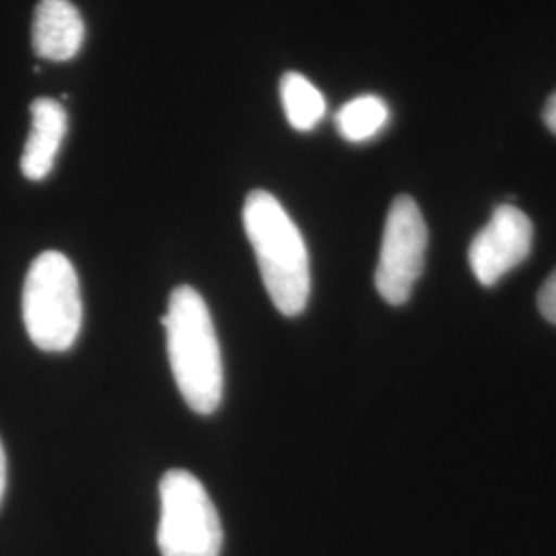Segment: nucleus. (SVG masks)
<instances>
[{
	"label": "nucleus",
	"instance_id": "1",
	"mask_svg": "<svg viewBox=\"0 0 556 556\" xmlns=\"http://www.w3.org/2000/svg\"><path fill=\"white\" fill-rule=\"evenodd\" d=\"M161 324L179 394L197 415H213L223 400L225 374L208 305L197 289L181 285L174 289Z\"/></svg>",
	"mask_w": 556,
	"mask_h": 556
},
{
	"label": "nucleus",
	"instance_id": "2",
	"mask_svg": "<svg viewBox=\"0 0 556 556\" xmlns=\"http://www.w3.org/2000/svg\"><path fill=\"white\" fill-rule=\"evenodd\" d=\"M243 227L268 298L282 316L295 318L307 307L312 293L309 254L295 220L277 197L254 190L243 202Z\"/></svg>",
	"mask_w": 556,
	"mask_h": 556
},
{
	"label": "nucleus",
	"instance_id": "3",
	"mask_svg": "<svg viewBox=\"0 0 556 556\" xmlns=\"http://www.w3.org/2000/svg\"><path fill=\"white\" fill-rule=\"evenodd\" d=\"M23 324L46 353L68 351L83 326L80 285L73 262L48 250L31 262L23 285Z\"/></svg>",
	"mask_w": 556,
	"mask_h": 556
},
{
	"label": "nucleus",
	"instance_id": "4",
	"mask_svg": "<svg viewBox=\"0 0 556 556\" xmlns=\"http://www.w3.org/2000/svg\"><path fill=\"white\" fill-rule=\"evenodd\" d=\"M161 556H220L223 526L215 503L199 478L169 470L160 482Z\"/></svg>",
	"mask_w": 556,
	"mask_h": 556
},
{
	"label": "nucleus",
	"instance_id": "5",
	"mask_svg": "<svg viewBox=\"0 0 556 556\" xmlns=\"http://www.w3.org/2000/svg\"><path fill=\"white\" fill-rule=\"evenodd\" d=\"M427 243L429 231L417 202L400 194L392 202L386 219L376 270V287L383 301L402 305L410 299L425 268Z\"/></svg>",
	"mask_w": 556,
	"mask_h": 556
},
{
	"label": "nucleus",
	"instance_id": "6",
	"mask_svg": "<svg viewBox=\"0 0 556 556\" xmlns=\"http://www.w3.org/2000/svg\"><path fill=\"white\" fill-rule=\"evenodd\" d=\"M534 227L523 211L501 204L470 243V268L480 285L493 287L532 252Z\"/></svg>",
	"mask_w": 556,
	"mask_h": 556
},
{
	"label": "nucleus",
	"instance_id": "7",
	"mask_svg": "<svg viewBox=\"0 0 556 556\" xmlns=\"http://www.w3.org/2000/svg\"><path fill=\"white\" fill-rule=\"evenodd\" d=\"M85 23L71 0H40L31 25L34 52L43 60L66 62L79 54Z\"/></svg>",
	"mask_w": 556,
	"mask_h": 556
},
{
	"label": "nucleus",
	"instance_id": "8",
	"mask_svg": "<svg viewBox=\"0 0 556 556\" xmlns=\"http://www.w3.org/2000/svg\"><path fill=\"white\" fill-rule=\"evenodd\" d=\"M29 112L31 130L21 155V172L31 181H41L54 169L60 144L68 128V116L62 103L50 98H38L31 103Z\"/></svg>",
	"mask_w": 556,
	"mask_h": 556
},
{
	"label": "nucleus",
	"instance_id": "9",
	"mask_svg": "<svg viewBox=\"0 0 556 556\" xmlns=\"http://www.w3.org/2000/svg\"><path fill=\"white\" fill-rule=\"evenodd\" d=\"M280 101L289 124L299 132L314 130L326 116V98L312 80L299 73L282 75Z\"/></svg>",
	"mask_w": 556,
	"mask_h": 556
},
{
	"label": "nucleus",
	"instance_id": "10",
	"mask_svg": "<svg viewBox=\"0 0 556 556\" xmlns=\"http://www.w3.org/2000/svg\"><path fill=\"white\" fill-rule=\"evenodd\" d=\"M390 122V108L378 96H358L346 101L337 114L340 137L349 142H365L378 137Z\"/></svg>",
	"mask_w": 556,
	"mask_h": 556
},
{
	"label": "nucleus",
	"instance_id": "11",
	"mask_svg": "<svg viewBox=\"0 0 556 556\" xmlns=\"http://www.w3.org/2000/svg\"><path fill=\"white\" fill-rule=\"evenodd\" d=\"M538 309L542 312L544 318L556 326V268L538 293Z\"/></svg>",
	"mask_w": 556,
	"mask_h": 556
},
{
	"label": "nucleus",
	"instance_id": "12",
	"mask_svg": "<svg viewBox=\"0 0 556 556\" xmlns=\"http://www.w3.org/2000/svg\"><path fill=\"white\" fill-rule=\"evenodd\" d=\"M542 116H544V124L548 126V130L556 135V93H553L551 100L546 101Z\"/></svg>",
	"mask_w": 556,
	"mask_h": 556
},
{
	"label": "nucleus",
	"instance_id": "13",
	"mask_svg": "<svg viewBox=\"0 0 556 556\" xmlns=\"http://www.w3.org/2000/svg\"><path fill=\"white\" fill-rule=\"evenodd\" d=\"M4 491H7V454L0 441V501L4 497Z\"/></svg>",
	"mask_w": 556,
	"mask_h": 556
}]
</instances>
